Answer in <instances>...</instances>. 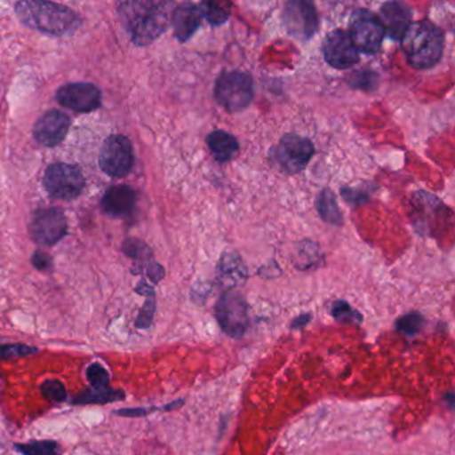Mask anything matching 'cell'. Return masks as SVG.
Masks as SVG:
<instances>
[{
	"label": "cell",
	"instance_id": "ac0fdd59",
	"mask_svg": "<svg viewBox=\"0 0 455 455\" xmlns=\"http://www.w3.org/2000/svg\"><path fill=\"white\" fill-rule=\"evenodd\" d=\"M207 146H209L210 153L212 154L215 161L220 162V164L231 161L239 151V143L235 137L228 134V132H222V130L212 132L207 137Z\"/></svg>",
	"mask_w": 455,
	"mask_h": 455
},
{
	"label": "cell",
	"instance_id": "52a82bcc",
	"mask_svg": "<svg viewBox=\"0 0 455 455\" xmlns=\"http://www.w3.org/2000/svg\"><path fill=\"white\" fill-rule=\"evenodd\" d=\"M100 166L108 177H126L134 166V150L129 138L110 135L100 148Z\"/></svg>",
	"mask_w": 455,
	"mask_h": 455
},
{
	"label": "cell",
	"instance_id": "4dcf8cb0",
	"mask_svg": "<svg viewBox=\"0 0 455 455\" xmlns=\"http://www.w3.org/2000/svg\"><path fill=\"white\" fill-rule=\"evenodd\" d=\"M33 265L38 268L39 271H50L52 270V259L49 255L44 254L42 251H36L33 255Z\"/></svg>",
	"mask_w": 455,
	"mask_h": 455
},
{
	"label": "cell",
	"instance_id": "6da1fadb",
	"mask_svg": "<svg viewBox=\"0 0 455 455\" xmlns=\"http://www.w3.org/2000/svg\"><path fill=\"white\" fill-rule=\"evenodd\" d=\"M174 4L170 2H124L118 15L135 46H148L156 42L172 20Z\"/></svg>",
	"mask_w": 455,
	"mask_h": 455
},
{
	"label": "cell",
	"instance_id": "603a6c76",
	"mask_svg": "<svg viewBox=\"0 0 455 455\" xmlns=\"http://www.w3.org/2000/svg\"><path fill=\"white\" fill-rule=\"evenodd\" d=\"M42 394L47 401L52 403H62L68 399V391H66L65 385L58 379H47L42 383Z\"/></svg>",
	"mask_w": 455,
	"mask_h": 455
},
{
	"label": "cell",
	"instance_id": "3957f363",
	"mask_svg": "<svg viewBox=\"0 0 455 455\" xmlns=\"http://www.w3.org/2000/svg\"><path fill=\"white\" fill-rule=\"evenodd\" d=\"M401 41L407 62L418 70L434 68L441 60L443 33L428 20L411 23Z\"/></svg>",
	"mask_w": 455,
	"mask_h": 455
},
{
	"label": "cell",
	"instance_id": "f1b7e54d",
	"mask_svg": "<svg viewBox=\"0 0 455 455\" xmlns=\"http://www.w3.org/2000/svg\"><path fill=\"white\" fill-rule=\"evenodd\" d=\"M423 319L419 314H407L403 318L399 319L396 327L399 331L403 332L406 335H414L419 331L422 327Z\"/></svg>",
	"mask_w": 455,
	"mask_h": 455
},
{
	"label": "cell",
	"instance_id": "4316f807",
	"mask_svg": "<svg viewBox=\"0 0 455 455\" xmlns=\"http://www.w3.org/2000/svg\"><path fill=\"white\" fill-rule=\"evenodd\" d=\"M36 348L20 343H2L0 345V358H17V356H28L36 354Z\"/></svg>",
	"mask_w": 455,
	"mask_h": 455
},
{
	"label": "cell",
	"instance_id": "5bb4252c",
	"mask_svg": "<svg viewBox=\"0 0 455 455\" xmlns=\"http://www.w3.org/2000/svg\"><path fill=\"white\" fill-rule=\"evenodd\" d=\"M71 121L63 111L50 110L44 113L34 126V138L46 148H55L65 140Z\"/></svg>",
	"mask_w": 455,
	"mask_h": 455
},
{
	"label": "cell",
	"instance_id": "1f68e13d",
	"mask_svg": "<svg viewBox=\"0 0 455 455\" xmlns=\"http://www.w3.org/2000/svg\"><path fill=\"white\" fill-rule=\"evenodd\" d=\"M156 407H135V409H121L116 410V415H121V417H145V415L150 414V412L156 411Z\"/></svg>",
	"mask_w": 455,
	"mask_h": 455
},
{
	"label": "cell",
	"instance_id": "484cf974",
	"mask_svg": "<svg viewBox=\"0 0 455 455\" xmlns=\"http://www.w3.org/2000/svg\"><path fill=\"white\" fill-rule=\"evenodd\" d=\"M86 375L92 387H108L110 386V374L102 364H90L87 367Z\"/></svg>",
	"mask_w": 455,
	"mask_h": 455
},
{
	"label": "cell",
	"instance_id": "5b68a950",
	"mask_svg": "<svg viewBox=\"0 0 455 455\" xmlns=\"http://www.w3.org/2000/svg\"><path fill=\"white\" fill-rule=\"evenodd\" d=\"M44 186L52 198L74 201L84 191L86 180L81 167L58 162L44 172Z\"/></svg>",
	"mask_w": 455,
	"mask_h": 455
},
{
	"label": "cell",
	"instance_id": "8992f818",
	"mask_svg": "<svg viewBox=\"0 0 455 455\" xmlns=\"http://www.w3.org/2000/svg\"><path fill=\"white\" fill-rule=\"evenodd\" d=\"M314 153L310 140L298 134H286L273 148L274 164L287 174H298L306 169Z\"/></svg>",
	"mask_w": 455,
	"mask_h": 455
},
{
	"label": "cell",
	"instance_id": "7c38bea8",
	"mask_svg": "<svg viewBox=\"0 0 455 455\" xmlns=\"http://www.w3.org/2000/svg\"><path fill=\"white\" fill-rule=\"evenodd\" d=\"M60 106L76 113H92L100 108L102 92L95 84L78 82L60 87L57 92Z\"/></svg>",
	"mask_w": 455,
	"mask_h": 455
},
{
	"label": "cell",
	"instance_id": "4fadbf2b",
	"mask_svg": "<svg viewBox=\"0 0 455 455\" xmlns=\"http://www.w3.org/2000/svg\"><path fill=\"white\" fill-rule=\"evenodd\" d=\"M324 60L337 70H347L359 62L358 50L354 47L346 31L334 30L326 36L323 44Z\"/></svg>",
	"mask_w": 455,
	"mask_h": 455
},
{
	"label": "cell",
	"instance_id": "44dd1931",
	"mask_svg": "<svg viewBox=\"0 0 455 455\" xmlns=\"http://www.w3.org/2000/svg\"><path fill=\"white\" fill-rule=\"evenodd\" d=\"M316 210L322 220L332 226L342 225L343 218L331 190H323L316 198Z\"/></svg>",
	"mask_w": 455,
	"mask_h": 455
},
{
	"label": "cell",
	"instance_id": "d6a6232c",
	"mask_svg": "<svg viewBox=\"0 0 455 455\" xmlns=\"http://www.w3.org/2000/svg\"><path fill=\"white\" fill-rule=\"evenodd\" d=\"M332 314H334L335 318L337 319H347V321H351V318H358V314L354 313L351 310L350 306L345 302H337L334 306V310H332Z\"/></svg>",
	"mask_w": 455,
	"mask_h": 455
},
{
	"label": "cell",
	"instance_id": "ffe728a7",
	"mask_svg": "<svg viewBox=\"0 0 455 455\" xmlns=\"http://www.w3.org/2000/svg\"><path fill=\"white\" fill-rule=\"evenodd\" d=\"M124 399V393L118 388L92 387L82 391L73 399L74 404H105Z\"/></svg>",
	"mask_w": 455,
	"mask_h": 455
},
{
	"label": "cell",
	"instance_id": "d4e9b609",
	"mask_svg": "<svg viewBox=\"0 0 455 455\" xmlns=\"http://www.w3.org/2000/svg\"><path fill=\"white\" fill-rule=\"evenodd\" d=\"M201 10L204 18H206L212 26L225 25L230 18V14L225 12L220 4H212V2L201 4Z\"/></svg>",
	"mask_w": 455,
	"mask_h": 455
},
{
	"label": "cell",
	"instance_id": "9a60e30c",
	"mask_svg": "<svg viewBox=\"0 0 455 455\" xmlns=\"http://www.w3.org/2000/svg\"><path fill=\"white\" fill-rule=\"evenodd\" d=\"M137 204V193L130 186H113L102 198L103 212L108 217L126 218L132 215Z\"/></svg>",
	"mask_w": 455,
	"mask_h": 455
},
{
	"label": "cell",
	"instance_id": "9c48e42d",
	"mask_svg": "<svg viewBox=\"0 0 455 455\" xmlns=\"http://www.w3.org/2000/svg\"><path fill=\"white\" fill-rule=\"evenodd\" d=\"M68 218L58 207L42 209L34 214L31 220V238L42 246H54L68 234Z\"/></svg>",
	"mask_w": 455,
	"mask_h": 455
},
{
	"label": "cell",
	"instance_id": "ba28073f",
	"mask_svg": "<svg viewBox=\"0 0 455 455\" xmlns=\"http://www.w3.org/2000/svg\"><path fill=\"white\" fill-rule=\"evenodd\" d=\"M348 36L358 52L375 55L382 46L385 28L374 14L366 10H361L354 15Z\"/></svg>",
	"mask_w": 455,
	"mask_h": 455
},
{
	"label": "cell",
	"instance_id": "277c9868",
	"mask_svg": "<svg viewBox=\"0 0 455 455\" xmlns=\"http://www.w3.org/2000/svg\"><path fill=\"white\" fill-rule=\"evenodd\" d=\"M217 102L228 113H239L249 108L254 98V84L249 74L228 71L220 74L215 84Z\"/></svg>",
	"mask_w": 455,
	"mask_h": 455
},
{
	"label": "cell",
	"instance_id": "7402d4cb",
	"mask_svg": "<svg viewBox=\"0 0 455 455\" xmlns=\"http://www.w3.org/2000/svg\"><path fill=\"white\" fill-rule=\"evenodd\" d=\"M15 449L25 455H62L60 446L54 441H33L17 443Z\"/></svg>",
	"mask_w": 455,
	"mask_h": 455
},
{
	"label": "cell",
	"instance_id": "83f0119b",
	"mask_svg": "<svg viewBox=\"0 0 455 455\" xmlns=\"http://www.w3.org/2000/svg\"><path fill=\"white\" fill-rule=\"evenodd\" d=\"M124 250L130 258L142 260V262H146L151 258V250L148 249V244L137 241V239H129L124 242Z\"/></svg>",
	"mask_w": 455,
	"mask_h": 455
},
{
	"label": "cell",
	"instance_id": "7a4b0ae2",
	"mask_svg": "<svg viewBox=\"0 0 455 455\" xmlns=\"http://www.w3.org/2000/svg\"><path fill=\"white\" fill-rule=\"evenodd\" d=\"M20 22L31 30L52 36H66L76 33L82 26L78 14L63 4L25 0L15 6Z\"/></svg>",
	"mask_w": 455,
	"mask_h": 455
},
{
	"label": "cell",
	"instance_id": "d6986e66",
	"mask_svg": "<svg viewBox=\"0 0 455 455\" xmlns=\"http://www.w3.org/2000/svg\"><path fill=\"white\" fill-rule=\"evenodd\" d=\"M246 268L238 255L228 254L220 262V278L226 287H235L246 279Z\"/></svg>",
	"mask_w": 455,
	"mask_h": 455
},
{
	"label": "cell",
	"instance_id": "8fae6325",
	"mask_svg": "<svg viewBox=\"0 0 455 455\" xmlns=\"http://www.w3.org/2000/svg\"><path fill=\"white\" fill-rule=\"evenodd\" d=\"M283 20L290 36L300 41L313 38L314 34L318 31V14L315 7L305 0H292L286 4Z\"/></svg>",
	"mask_w": 455,
	"mask_h": 455
},
{
	"label": "cell",
	"instance_id": "f546056e",
	"mask_svg": "<svg viewBox=\"0 0 455 455\" xmlns=\"http://www.w3.org/2000/svg\"><path fill=\"white\" fill-rule=\"evenodd\" d=\"M154 313H156V298H154V295H150L142 310H140V316H138L137 323H135L137 327L148 329L153 322Z\"/></svg>",
	"mask_w": 455,
	"mask_h": 455
},
{
	"label": "cell",
	"instance_id": "e0dca14e",
	"mask_svg": "<svg viewBox=\"0 0 455 455\" xmlns=\"http://www.w3.org/2000/svg\"><path fill=\"white\" fill-rule=\"evenodd\" d=\"M380 23L390 38L401 41L411 25V10L399 2H388L380 7Z\"/></svg>",
	"mask_w": 455,
	"mask_h": 455
},
{
	"label": "cell",
	"instance_id": "cb8c5ba5",
	"mask_svg": "<svg viewBox=\"0 0 455 455\" xmlns=\"http://www.w3.org/2000/svg\"><path fill=\"white\" fill-rule=\"evenodd\" d=\"M378 81H379V78H378L377 74L372 73V71H355V73L351 74L350 79H348V84H350L353 89L366 90V92H369V90L377 87Z\"/></svg>",
	"mask_w": 455,
	"mask_h": 455
},
{
	"label": "cell",
	"instance_id": "30bf717a",
	"mask_svg": "<svg viewBox=\"0 0 455 455\" xmlns=\"http://www.w3.org/2000/svg\"><path fill=\"white\" fill-rule=\"evenodd\" d=\"M217 319L226 334L239 338L249 327L247 303L242 295L235 291H228L218 300Z\"/></svg>",
	"mask_w": 455,
	"mask_h": 455
},
{
	"label": "cell",
	"instance_id": "2e32d148",
	"mask_svg": "<svg viewBox=\"0 0 455 455\" xmlns=\"http://www.w3.org/2000/svg\"><path fill=\"white\" fill-rule=\"evenodd\" d=\"M204 14L201 6L194 4H182L172 10V23L174 28L175 38L185 44L202 25Z\"/></svg>",
	"mask_w": 455,
	"mask_h": 455
}]
</instances>
